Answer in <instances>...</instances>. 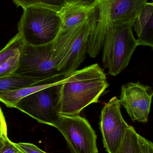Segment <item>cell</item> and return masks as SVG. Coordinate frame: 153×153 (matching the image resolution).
<instances>
[{"instance_id": "obj_1", "label": "cell", "mask_w": 153, "mask_h": 153, "mask_svg": "<svg viewBox=\"0 0 153 153\" xmlns=\"http://www.w3.org/2000/svg\"><path fill=\"white\" fill-rule=\"evenodd\" d=\"M108 86L106 74L98 64L76 70L57 86V114L80 115L87 106L99 102Z\"/></svg>"}, {"instance_id": "obj_2", "label": "cell", "mask_w": 153, "mask_h": 153, "mask_svg": "<svg viewBox=\"0 0 153 153\" xmlns=\"http://www.w3.org/2000/svg\"><path fill=\"white\" fill-rule=\"evenodd\" d=\"M98 10L79 25L60 30L52 41L59 62V72L68 76L76 71L86 57L89 37L96 25Z\"/></svg>"}, {"instance_id": "obj_3", "label": "cell", "mask_w": 153, "mask_h": 153, "mask_svg": "<svg viewBox=\"0 0 153 153\" xmlns=\"http://www.w3.org/2000/svg\"><path fill=\"white\" fill-rule=\"evenodd\" d=\"M147 0H97L98 18L91 32L87 53L95 58L102 49L107 27L118 22L135 23Z\"/></svg>"}, {"instance_id": "obj_4", "label": "cell", "mask_w": 153, "mask_h": 153, "mask_svg": "<svg viewBox=\"0 0 153 153\" xmlns=\"http://www.w3.org/2000/svg\"><path fill=\"white\" fill-rule=\"evenodd\" d=\"M134 23L118 22L107 27L102 60L111 76H117L128 66L134 52L140 45L133 32Z\"/></svg>"}, {"instance_id": "obj_5", "label": "cell", "mask_w": 153, "mask_h": 153, "mask_svg": "<svg viewBox=\"0 0 153 153\" xmlns=\"http://www.w3.org/2000/svg\"><path fill=\"white\" fill-rule=\"evenodd\" d=\"M61 25L57 12L45 7H27L18 23V33L25 44L42 45L56 38Z\"/></svg>"}, {"instance_id": "obj_6", "label": "cell", "mask_w": 153, "mask_h": 153, "mask_svg": "<svg viewBox=\"0 0 153 153\" xmlns=\"http://www.w3.org/2000/svg\"><path fill=\"white\" fill-rule=\"evenodd\" d=\"M54 127L63 135L72 153H99L96 132L85 118L58 114Z\"/></svg>"}, {"instance_id": "obj_7", "label": "cell", "mask_w": 153, "mask_h": 153, "mask_svg": "<svg viewBox=\"0 0 153 153\" xmlns=\"http://www.w3.org/2000/svg\"><path fill=\"white\" fill-rule=\"evenodd\" d=\"M119 99L112 97L102 110L100 128L108 153H119L129 125L123 118Z\"/></svg>"}, {"instance_id": "obj_8", "label": "cell", "mask_w": 153, "mask_h": 153, "mask_svg": "<svg viewBox=\"0 0 153 153\" xmlns=\"http://www.w3.org/2000/svg\"><path fill=\"white\" fill-rule=\"evenodd\" d=\"M57 85L49 86L24 97L15 108L39 123L54 127L58 116L56 108Z\"/></svg>"}, {"instance_id": "obj_9", "label": "cell", "mask_w": 153, "mask_h": 153, "mask_svg": "<svg viewBox=\"0 0 153 153\" xmlns=\"http://www.w3.org/2000/svg\"><path fill=\"white\" fill-rule=\"evenodd\" d=\"M153 95L151 86L139 81L129 82L122 85L119 101L133 122L145 123L148 121Z\"/></svg>"}, {"instance_id": "obj_10", "label": "cell", "mask_w": 153, "mask_h": 153, "mask_svg": "<svg viewBox=\"0 0 153 153\" xmlns=\"http://www.w3.org/2000/svg\"><path fill=\"white\" fill-rule=\"evenodd\" d=\"M96 10L95 6L66 3L58 12L61 20L60 30L70 28L83 23Z\"/></svg>"}, {"instance_id": "obj_11", "label": "cell", "mask_w": 153, "mask_h": 153, "mask_svg": "<svg viewBox=\"0 0 153 153\" xmlns=\"http://www.w3.org/2000/svg\"><path fill=\"white\" fill-rule=\"evenodd\" d=\"M134 30L140 45L153 46V3L147 2L134 24Z\"/></svg>"}, {"instance_id": "obj_12", "label": "cell", "mask_w": 153, "mask_h": 153, "mask_svg": "<svg viewBox=\"0 0 153 153\" xmlns=\"http://www.w3.org/2000/svg\"><path fill=\"white\" fill-rule=\"evenodd\" d=\"M63 79L13 91L1 92H0V102L8 108H15L18 102L22 98L49 86L58 85L61 83Z\"/></svg>"}, {"instance_id": "obj_13", "label": "cell", "mask_w": 153, "mask_h": 153, "mask_svg": "<svg viewBox=\"0 0 153 153\" xmlns=\"http://www.w3.org/2000/svg\"><path fill=\"white\" fill-rule=\"evenodd\" d=\"M55 81L56 80L48 81L40 78H33L21 74H13L0 77V92L13 91Z\"/></svg>"}, {"instance_id": "obj_14", "label": "cell", "mask_w": 153, "mask_h": 153, "mask_svg": "<svg viewBox=\"0 0 153 153\" xmlns=\"http://www.w3.org/2000/svg\"><path fill=\"white\" fill-rule=\"evenodd\" d=\"M17 7H22L23 9L27 7H45L59 12L61 8L66 3L65 0H12Z\"/></svg>"}, {"instance_id": "obj_15", "label": "cell", "mask_w": 153, "mask_h": 153, "mask_svg": "<svg viewBox=\"0 0 153 153\" xmlns=\"http://www.w3.org/2000/svg\"><path fill=\"white\" fill-rule=\"evenodd\" d=\"M24 45L25 43L21 36L18 33L0 51V64L6 61L10 56L22 52Z\"/></svg>"}, {"instance_id": "obj_16", "label": "cell", "mask_w": 153, "mask_h": 153, "mask_svg": "<svg viewBox=\"0 0 153 153\" xmlns=\"http://www.w3.org/2000/svg\"><path fill=\"white\" fill-rule=\"evenodd\" d=\"M138 134L134 127L129 126L126 132L119 153H140Z\"/></svg>"}, {"instance_id": "obj_17", "label": "cell", "mask_w": 153, "mask_h": 153, "mask_svg": "<svg viewBox=\"0 0 153 153\" xmlns=\"http://www.w3.org/2000/svg\"><path fill=\"white\" fill-rule=\"evenodd\" d=\"M21 53L19 52L10 56L0 64V77L14 73L19 66Z\"/></svg>"}, {"instance_id": "obj_18", "label": "cell", "mask_w": 153, "mask_h": 153, "mask_svg": "<svg viewBox=\"0 0 153 153\" xmlns=\"http://www.w3.org/2000/svg\"><path fill=\"white\" fill-rule=\"evenodd\" d=\"M138 143L140 153H153L152 142L138 134Z\"/></svg>"}, {"instance_id": "obj_19", "label": "cell", "mask_w": 153, "mask_h": 153, "mask_svg": "<svg viewBox=\"0 0 153 153\" xmlns=\"http://www.w3.org/2000/svg\"><path fill=\"white\" fill-rule=\"evenodd\" d=\"M15 145L25 153H47L39 149L37 146L30 143H19Z\"/></svg>"}, {"instance_id": "obj_20", "label": "cell", "mask_w": 153, "mask_h": 153, "mask_svg": "<svg viewBox=\"0 0 153 153\" xmlns=\"http://www.w3.org/2000/svg\"><path fill=\"white\" fill-rule=\"evenodd\" d=\"M0 153H25L20 150L15 143H13L8 138V137L5 138L4 144L2 148Z\"/></svg>"}, {"instance_id": "obj_21", "label": "cell", "mask_w": 153, "mask_h": 153, "mask_svg": "<svg viewBox=\"0 0 153 153\" xmlns=\"http://www.w3.org/2000/svg\"><path fill=\"white\" fill-rule=\"evenodd\" d=\"M0 130L5 137H7V126L3 112L0 107Z\"/></svg>"}, {"instance_id": "obj_22", "label": "cell", "mask_w": 153, "mask_h": 153, "mask_svg": "<svg viewBox=\"0 0 153 153\" xmlns=\"http://www.w3.org/2000/svg\"><path fill=\"white\" fill-rule=\"evenodd\" d=\"M66 3H74L87 6L96 7L97 0H65Z\"/></svg>"}, {"instance_id": "obj_23", "label": "cell", "mask_w": 153, "mask_h": 153, "mask_svg": "<svg viewBox=\"0 0 153 153\" xmlns=\"http://www.w3.org/2000/svg\"><path fill=\"white\" fill-rule=\"evenodd\" d=\"M5 137L3 135L0 134V152L4 146Z\"/></svg>"}, {"instance_id": "obj_24", "label": "cell", "mask_w": 153, "mask_h": 153, "mask_svg": "<svg viewBox=\"0 0 153 153\" xmlns=\"http://www.w3.org/2000/svg\"><path fill=\"white\" fill-rule=\"evenodd\" d=\"M0 134H2L1 132V130H0Z\"/></svg>"}, {"instance_id": "obj_25", "label": "cell", "mask_w": 153, "mask_h": 153, "mask_svg": "<svg viewBox=\"0 0 153 153\" xmlns=\"http://www.w3.org/2000/svg\"></svg>"}]
</instances>
